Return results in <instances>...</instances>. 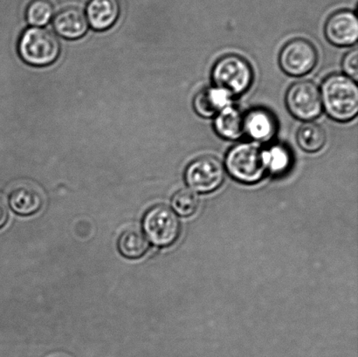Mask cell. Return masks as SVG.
Returning <instances> with one entry per match:
<instances>
[{
	"instance_id": "1",
	"label": "cell",
	"mask_w": 358,
	"mask_h": 357,
	"mask_svg": "<svg viewBox=\"0 0 358 357\" xmlns=\"http://www.w3.org/2000/svg\"><path fill=\"white\" fill-rule=\"evenodd\" d=\"M322 103L326 113L341 122L352 121L358 113V87L348 76L332 75L322 85Z\"/></svg>"
},
{
	"instance_id": "2",
	"label": "cell",
	"mask_w": 358,
	"mask_h": 357,
	"mask_svg": "<svg viewBox=\"0 0 358 357\" xmlns=\"http://www.w3.org/2000/svg\"><path fill=\"white\" fill-rule=\"evenodd\" d=\"M17 51L27 64L45 66L52 64L58 59L61 47L58 38L51 31L31 27L21 34Z\"/></svg>"
},
{
	"instance_id": "3",
	"label": "cell",
	"mask_w": 358,
	"mask_h": 357,
	"mask_svg": "<svg viewBox=\"0 0 358 357\" xmlns=\"http://www.w3.org/2000/svg\"><path fill=\"white\" fill-rule=\"evenodd\" d=\"M212 77L217 89L230 97L238 96L251 87L254 72L248 61L241 56L228 54L213 66Z\"/></svg>"
},
{
	"instance_id": "4",
	"label": "cell",
	"mask_w": 358,
	"mask_h": 357,
	"mask_svg": "<svg viewBox=\"0 0 358 357\" xmlns=\"http://www.w3.org/2000/svg\"><path fill=\"white\" fill-rule=\"evenodd\" d=\"M226 168L228 173L241 183H257L266 170L263 150L254 143H238L228 152Z\"/></svg>"
},
{
	"instance_id": "5",
	"label": "cell",
	"mask_w": 358,
	"mask_h": 357,
	"mask_svg": "<svg viewBox=\"0 0 358 357\" xmlns=\"http://www.w3.org/2000/svg\"><path fill=\"white\" fill-rule=\"evenodd\" d=\"M148 240L157 247H166L176 242L181 225L176 214L166 205H156L146 212L143 221Z\"/></svg>"
},
{
	"instance_id": "6",
	"label": "cell",
	"mask_w": 358,
	"mask_h": 357,
	"mask_svg": "<svg viewBox=\"0 0 358 357\" xmlns=\"http://www.w3.org/2000/svg\"><path fill=\"white\" fill-rule=\"evenodd\" d=\"M286 103L293 117L303 121L314 120L322 110L320 91L308 80L296 82L289 87Z\"/></svg>"
},
{
	"instance_id": "7",
	"label": "cell",
	"mask_w": 358,
	"mask_h": 357,
	"mask_svg": "<svg viewBox=\"0 0 358 357\" xmlns=\"http://www.w3.org/2000/svg\"><path fill=\"white\" fill-rule=\"evenodd\" d=\"M224 170L220 161L216 157L207 156L199 157L189 164L185 178L189 187L200 194H210L222 184Z\"/></svg>"
},
{
	"instance_id": "8",
	"label": "cell",
	"mask_w": 358,
	"mask_h": 357,
	"mask_svg": "<svg viewBox=\"0 0 358 357\" xmlns=\"http://www.w3.org/2000/svg\"><path fill=\"white\" fill-rule=\"evenodd\" d=\"M317 51L310 41L294 38L287 42L280 51V68L290 76L307 75L317 65Z\"/></svg>"
},
{
	"instance_id": "9",
	"label": "cell",
	"mask_w": 358,
	"mask_h": 357,
	"mask_svg": "<svg viewBox=\"0 0 358 357\" xmlns=\"http://www.w3.org/2000/svg\"><path fill=\"white\" fill-rule=\"evenodd\" d=\"M325 35L331 44L350 47L358 38V20L352 10H343L333 13L325 24Z\"/></svg>"
},
{
	"instance_id": "10",
	"label": "cell",
	"mask_w": 358,
	"mask_h": 357,
	"mask_svg": "<svg viewBox=\"0 0 358 357\" xmlns=\"http://www.w3.org/2000/svg\"><path fill=\"white\" fill-rule=\"evenodd\" d=\"M119 0H89L85 15L87 22L96 31H106L114 26L120 17Z\"/></svg>"
},
{
	"instance_id": "11",
	"label": "cell",
	"mask_w": 358,
	"mask_h": 357,
	"mask_svg": "<svg viewBox=\"0 0 358 357\" xmlns=\"http://www.w3.org/2000/svg\"><path fill=\"white\" fill-rule=\"evenodd\" d=\"M54 28L62 37L76 40L84 36L89 28L85 13L77 7H68L57 13L54 20Z\"/></svg>"
},
{
	"instance_id": "12",
	"label": "cell",
	"mask_w": 358,
	"mask_h": 357,
	"mask_svg": "<svg viewBox=\"0 0 358 357\" xmlns=\"http://www.w3.org/2000/svg\"><path fill=\"white\" fill-rule=\"evenodd\" d=\"M245 133L252 139L259 142L269 141L275 135L277 124L271 112L263 108L249 112L245 117Z\"/></svg>"
},
{
	"instance_id": "13",
	"label": "cell",
	"mask_w": 358,
	"mask_h": 357,
	"mask_svg": "<svg viewBox=\"0 0 358 357\" xmlns=\"http://www.w3.org/2000/svg\"><path fill=\"white\" fill-rule=\"evenodd\" d=\"M230 96L217 87L199 91L193 100L196 113L203 118H212L229 105Z\"/></svg>"
},
{
	"instance_id": "14",
	"label": "cell",
	"mask_w": 358,
	"mask_h": 357,
	"mask_svg": "<svg viewBox=\"0 0 358 357\" xmlns=\"http://www.w3.org/2000/svg\"><path fill=\"white\" fill-rule=\"evenodd\" d=\"M245 117L238 108L228 105L217 115L214 128L221 138L238 140L244 135Z\"/></svg>"
},
{
	"instance_id": "15",
	"label": "cell",
	"mask_w": 358,
	"mask_h": 357,
	"mask_svg": "<svg viewBox=\"0 0 358 357\" xmlns=\"http://www.w3.org/2000/svg\"><path fill=\"white\" fill-rule=\"evenodd\" d=\"M9 204L17 214L29 216L40 211L43 198L36 189L23 185L10 192Z\"/></svg>"
},
{
	"instance_id": "16",
	"label": "cell",
	"mask_w": 358,
	"mask_h": 357,
	"mask_svg": "<svg viewBox=\"0 0 358 357\" xmlns=\"http://www.w3.org/2000/svg\"><path fill=\"white\" fill-rule=\"evenodd\" d=\"M122 255L128 258H139L149 249V242L141 231L129 229L122 233L118 240Z\"/></svg>"
},
{
	"instance_id": "17",
	"label": "cell",
	"mask_w": 358,
	"mask_h": 357,
	"mask_svg": "<svg viewBox=\"0 0 358 357\" xmlns=\"http://www.w3.org/2000/svg\"><path fill=\"white\" fill-rule=\"evenodd\" d=\"M298 145L304 152L315 153L324 148L326 143L324 129L315 122H306L297 132Z\"/></svg>"
},
{
	"instance_id": "18",
	"label": "cell",
	"mask_w": 358,
	"mask_h": 357,
	"mask_svg": "<svg viewBox=\"0 0 358 357\" xmlns=\"http://www.w3.org/2000/svg\"><path fill=\"white\" fill-rule=\"evenodd\" d=\"M266 169L273 175L285 173L292 163L291 154L286 147L273 145L268 150H263Z\"/></svg>"
},
{
	"instance_id": "19",
	"label": "cell",
	"mask_w": 358,
	"mask_h": 357,
	"mask_svg": "<svg viewBox=\"0 0 358 357\" xmlns=\"http://www.w3.org/2000/svg\"><path fill=\"white\" fill-rule=\"evenodd\" d=\"M54 16V6L49 0H31L26 10L28 24L34 27L45 26Z\"/></svg>"
},
{
	"instance_id": "20",
	"label": "cell",
	"mask_w": 358,
	"mask_h": 357,
	"mask_svg": "<svg viewBox=\"0 0 358 357\" xmlns=\"http://www.w3.org/2000/svg\"><path fill=\"white\" fill-rule=\"evenodd\" d=\"M171 205L178 214L189 217L194 214L199 207V198L192 190L182 189L173 196Z\"/></svg>"
},
{
	"instance_id": "21",
	"label": "cell",
	"mask_w": 358,
	"mask_h": 357,
	"mask_svg": "<svg viewBox=\"0 0 358 357\" xmlns=\"http://www.w3.org/2000/svg\"><path fill=\"white\" fill-rule=\"evenodd\" d=\"M357 59V49H353L345 56L343 61V72L349 78L354 80V82H357L358 80Z\"/></svg>"
},
{
	"instance_id": "22",
	"label": "cell",
	"mask_w": 358,
	"mask_h": 357,
	"mask_svg": "<svg viewBox=\"0 0 358 357\" xmlns=\"http://www.w3.org/2000/svg\"><path fill=\"white\" fill-rule=\"evenodd\" d=\"M8 219V210H7L5 203L0 199V228H2Z\"/></svg>"
}]
</instances>
